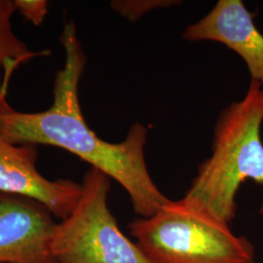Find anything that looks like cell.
Instances as JSON below:
<instances>
[{
	"label": "cell",
	"instance_id": "52a82bcc",
	"mask_svg": "<svg viewBox=\"0 0 263 263\" xmlns=\"http://www.w3.org/2000/svg\"><path fill=\"white\" fill-rule=\"evenodd\" d=\"M182 37L190 42L216 41L242 58L251 80L263 86V34L241 0H219L207 15L188 26Z\"/></svg>",
	"mask_w": 263,
	"mask_h": 263
},
{
	"label": "cell",
	"instance_id": "30bf717a",
	"mask_svg": "<svg viewBox=\"0 0 263 263\" xmlns=\"http://www.w3.org/2000/svg\"><path fill=\"white\" fill-rule=\"evenodd\" d=\"M16 11L33 26H40L47 16L48 1L45 0H14Z\"/></svg>",
	"mask_w": 263,
	"mask_h": 263
},
{
	"label": "cell",
	"instance_id": "3957f363",
	"mask_svg": "<svg viewBox=\"0 0 263 263\" xmlns=\"http://www.w3.org/2000/svg\"><path fill=\"white\" fill-rule=\"evenodd\" d=\"M129 231L151 263H254V245L185 198L136 218Z\"/></svg>",
	"mask_w": 263,
	"mask_h": 263
},
{
	"label": "cell",
	"instance_id": "277c9868",
	"mask_svg": "<svg viewBox=\"0 0 263 263\" xmlns=\"http://www.w3.org/2000/svg\"><path fill=\"white\" fill-rule=\"evenodd\" d=\"M82 192L69 216L57 223L51 252L57 263H151L122 232L110 212V179L95 168L81 182Z\"/></svg>",
	"mask_w": 263,
	"mask_h": 263
},
{
	"label": "cell",
	"instance_id": "8fae6325",
	"mask_svg": "<svg viewBox=\"0 0 263 263\" xmlns=\"http://www.w3.org/2000/svg\"><path fill=\"white\" fill-rule=\"evenodd\" d=\"M258 213H259L260 215H263V201L262 203H261V205H260V207H259V210H258Z\"/></svg>",
	"mask_w": 263,
	"mask_h": 263
},
{
	"label": "cell",
	"instance_id": "ba28073f",
	"mask_svg": "<svg viewBox=\"0 0 263 263\" xmlns=\"http://www.w3.org/2000/svg\"><path fill=\"white\" fill-rule=\"evenodd\" d=\"M16 12L12 0H0V115L8 106L6 103V86L9 76L17 66L33 57L46 55L31 52L25 42L13 32L11 18Z\"/></svg>",
	"mask_w": 263,
	"mask_h": 263
},
{
	"label": "cell",
	"instance_id": "5b68a950",
	"mask_svg": "<svg viewBox=\"0 0 263 263\" xmlns=\"http://www.w3.org/2000/svg\"><path fill=\"white\" fill-rule=\"evenodd\" d=\"M37 155L36 145L13 143L0 136V192L33 199L63 220L77 205L82 184L46 179L36 168Z\"/></svg>",
	"mask_w": 263,
	"mask_h": 263
},
{
	"label": "cell",
	"instance_id": "6da1fadb",
	"mask_svg": "<svg viewBox=\"0 0 263 263\" xmlns=\"http://www.w3.org/2000/svg\"><path fill=\"white\" fill-rule=\"evenodd\" d=\"M61 41L66 62L57 73L54 100L45 111L20 112L9 105L0 115V136L17 144H44L68 151L117 181L129 194L135 213L149 217L166 197L151 178L144 148L148 130L135 123L124 141H105L86 122L79 103V82L86 57L72 22L66 24Z\"/></svg>",
	"mask_w": 263,
	"mask_h": 263
},
{
	"label": "cell",
	"instance_id": "9c48e42d",
	"mask_svg": "<svg viewBox=\"0 0 263 263\" xmlns=\"http://www.w3.org/2000/svg\"><path fill=\"white\" fill-rule=\"evenodd\" d=\"M175 3H179V1H167V0H141V1H112L110 6L115 12L120 14L122 17L128 21L136 22L151 10L162 7H169L175 5Z\"/></svg>",
	"mask_w": 263,
	"mask_h": 263
},
{
	"label": "cell",
	"instance_id": "7a4b0ae2",
	"mask_svg": "<svg viewBox=\"0 0 263 263\" xmlns=\"http://www.w3.org/2000/svg\"><path fill=\"white\" fill-rule=\"evenodd\" d=\"M263 86L251 80L244 98L219 113L212 154L198 167L185 198L230 226L237 214V193L252 179L263 185Z\"/></svg>",
	"mask_w": 263,
	"mask_h": 263
},
{
	"label": "cell",
	"instance_id": "8992f818",
	"mask_svg": "<svg viewBox=\"0 0 263 263\" xmlns=\"http://www.w3.org/2000/svg\"><path fill=\"white\" fill-rule=\"evenodd\" d=\"M56 224L41 203L0 192V263H57L51 252Z\"/></svg>",
	"mask_w": 263,
	"mask_h": 263
}]
</instances>
